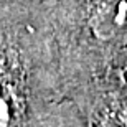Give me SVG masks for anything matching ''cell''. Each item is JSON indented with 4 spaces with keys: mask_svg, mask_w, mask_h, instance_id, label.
I'll return each instance as SVG.
<instances>
[{
    "mask_svg": "<svg viewBox=\"0 0 127 127\" xmlns=\"http://www.w3.org/2000/svg\"><path fill=\"white\" fill-rule=\"evenodd\" d=\"M0 127H89L66 91L43 0H0Z\"/></svg>",
    "mask_w": 127,
    "mask_h": 127,
    "instance_id": "6da1fadb",
    "label": "cell"
},
{
    "mask_svg": "<svg viewBox=\"0 0 127 127\" xmlns=\"http://www.w3.org/2000/svg\"><path fill=\"white\" fill-rule=\"evenodd\" d=\"M69 97L89 117L127 60V0H43Z\"/></svg>",
    "mask_w": 127,
    "mask_h": 127,
    "instance_id": "7a4b0ae2",
    "label": "cell"
}]
</instances>
